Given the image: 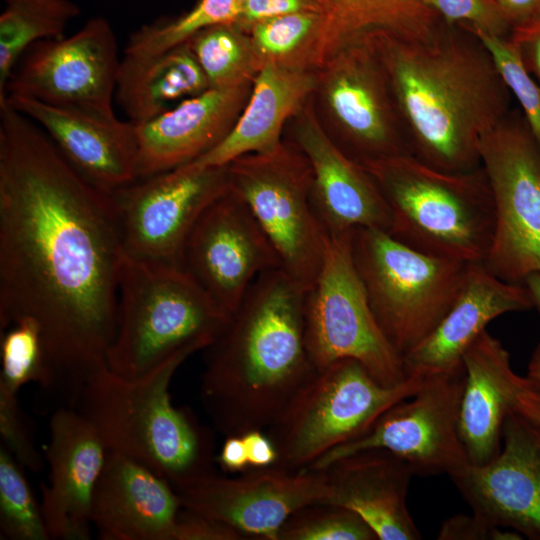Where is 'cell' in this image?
<instances>
[{
    "label": "cell",
    "instance_id": "cell-1",
    "mask_svg": "<svg viewBox=\"0 0 540 540\" xmlns=\"http://www.w3.org/2000/svg\"><path fill=\"white\" fill-rule=\"evenodd\" d=\"M124 257L110 194L1 103L0 331L23 317L39 324L48 390L68 407L107 367Z\"/></svg>",
    "mask_w": 540,
    "mask_h": 540
},
{
    "label": "cell",
    "instance_id": "cell-2",
    "mask_svg": "<svg viewBox=\"0 0 540 540\" xmlns=\"http://www.w3.org/2000/svg\"><path fill=\"white\" fill-rule=\"evenodd\" d=\"M406 125L412 156L435 169L481 167L480 140L513 96L481 39L442 21L421 35L368 32Z\"/></svg>",
    "mask_w": 540,
    "mask_h": 540
},
{
    "label": "cell",
    "instance_id": "cell-3",
    "mask_svg": "<svg viewBox=\"0 0 540 540\" xmlns=\"http://www.w3.org/2000/svg\"><path fill=\"white\" fill-rule=\"evenodd\" d=\"M303 290L281 267L258 275L205 351L200 396L225 437L265 430L316 369Z\"/></svg>",
    "mask_w": 540,
    "mask_h": 540
},
{
    "label": "cell",
    "instance_id": "cell-4",
    "mask_svg": "<svg viewBox=\"0 0 540 540\" xmlns=\"http://www.w3.org/2000/svg\"><path fill=\"white\" fill-rule=\"evenodd\" d=\"M195 352L181 350L131 379L106 367L86 383L74 406L108 451L146 466L173 488L215 473L217 464L212 431L189 409L174 406L169 393L175 372Z\"/></svg>",
    "mask_w": 540,
    "mask_h": 540
},
{
    "label": "cell",
    "instance_id": "cell-5",
    "mask_svg": "<svg viewBox=\"0 0 540 540\" xmlns=\"http://www.w3.org/2000/svg\"><path fill=\"white\" fill-rule=\"evenodd\" d=\"M361 166L386 201L392 237L429 255L483 263L493 238L495 212L482 166L450 173L411 155Z\"/></svg>",
    "mask_w": 540,
    "mask_h": 540
},
{
    "label": "cell",
    "instance_id": "cell-6",
    "mask_svg": "<svg viewBox=\"0 0 540 540\" xmlns=\"http://www.w3.org/2000/svg\"><path fill=\"white\" fill-rule=\"evenodd\" d=\"M230 317L182 266L124 257L107 367L122 378L139 377L181 350H204Z\"/></svg>",
    "mask_w": 540,
    "mask_h": 540
},
{
    "label": "cell",
    "instance_id": "cell-7",
    "mask_svg": "<svg viewBox=\"0 0 540 540\" xmlns=\"http://www.w3.org/2000/svg\"><path fill=\"white\" fill-rule=\"evenodd\" d=\"M351 253L372 313L402 358L453 306L472 264L420 252L376 228L354 229Z\"/></svg>",
    "mask_w": 540,
    "mask_h": 540
},
{
    "label": "cell",
    "instance_id": "cell-8",
    "mask_svg": "<svg viewBox=\"0 0 540 540\" xmlns=\"http://www.w3.org/2000/svg\"><path fill=\"white\" fill-rule=\"evenodd\" d=\"M423 381L407 377L399 385L385 386L351 358L315 369L264 430L277 451L274 466L307 469L363 433L390 406L415 394Z\"/></svg>",
    "mask_w": 540,
    "mask_h": 540
},
{
    "label": "cell",
    "instance_id": "cell-9",
    "mask_svg": "<svg viewBox=\"0 0 540 540\" xmlns=\"http://www.w3.org/2000/svg\"><path fill=\"white\" fill-rule=\"evenodd\" d=\"M311 101L324 132L356 163L412 156L406 125L368 32L325 60L316 71Z\"/></svg>",
    "mask_w": 540,
    "mask_h": 540
},
{
    "label": "cell",
    "instance_id": "cell-10",
    "mask_svg": "<svg viewBox=\"0 0 540 540\" xmlns=\"http://www.w3.org/2000/svg\"><path fill=\"white\" fill-rule=\"evenodd\" d=\"M230 189L248 206L275 249L280 267L305 291L315 283L328 236L311 201L312 171L291 142L228 165Z\"/></svg>",
    "mask_w": 540,
    "mask_h": 540
},
{
    "label": "cell",
    "instance_id": "cell-11",
    "mask_svg": "<svg viewBox=\"0 0 540 540\" xmlns=\"http://www.w3.org/2000/svg\"><path fill=\"white\" fill-rule=\"evenodd\" d=\"M351 232L328 236L323 263L304 300L305 341L316 369L351 358L382 385L407 377L403 359L380 329L356 272Z\"/></svg>",
    "mask_w": 540,
    "mask_h": 540
},
{
    "label": "cell",
    "instance_id": "cell-12",
    "mask_svg": "<svg viewBox=\"0 0 540 540\" xmlns=\"http://www.w3.org/2000/svg\"><path fill=\"white\" fill-rule=\"evenodd\" d=\"M481 166L494 202V231L484 267L522 284L540 271V147L521 111L511 109L480 140Z\"/></svg>",
    "mask_w": 540,
    "mask_h": 540
},
{
    "label": "cell",
    "instance_id": "cell-13",
    "mask_svg": "<svg viewBox=\"0 0 540 540\" xmlns=\"http://www.w3.org/2000/svg\"><path fill=\"white\" fill-rule=\"evenodd\" d=\"M464 367L424 378L415 394L386 409L357 437L331 449L307 469L319 470L351 453L385 449L414 475H455L469 464L459 433Z\"/></svg>",
    "mask_w": 540,
    "mask_h": 540
},
{
    "label": "cell",
    "instance_id": "cell-14",
    "mask_svg": "<svg viewBox=\"0 0 540 540\" xmlns=\"http://www.w3.org/2000/svg\"><path fill=\"white\" fill-rule=\"evenodd\" d=\"M229 188L227 165H184L110 193L124 256L182 266L183 247L193 225Z\"/></svg>",
    "mask_w": 540,
    "mask_h": 540
},
{
    "label": "cell",
    "instance_id": "cell-15",
    "mask_svg": "<svg viewBox=\"0 0 540 540\" xmlns=\"http://www.w3.org/2000/svg\"><path fill=\"white\" fill-rule=\"evenodd\" d=\"M120 63L110 23L102 17L92 18L68 37L30 46L10 74L5 98L27 97L115 117L113 99Z\"/></svg>",
    "mask_w": 540,
    "mask_h": 540
},
{
    "label": "cell",
    "instance_id": "cell-16",
    "mask_svg": "<svg viewBox=\"0 0 540 540\" xmlns=\"http://www.w3.org/2000/svg\"><path fill=\"white\" fill-rule=\"evenodd\" d=\"M181 265L233 313L258 275L280 267V261L246 203L229 188L193 225Z\"/></svg>",
    "mask_w": 540,
    "mask_h": 540
},
{
    "label": "cell",
    "instance_id": "cell-17",
    "mask_svg": "<svg viewBox=\"0 0 540 540\" xmlns=\"http://www.w3.org/2000/svg\"><path fill=\"white\" fill-rule=\"evenodd\" d=\"M182 508L219 520L248 539L278 540L280 528L299 508L321 502V470L249 467L234 477L216 473L174 488Z\"/></svg>",
    "mask_w": 540,
    "mask_h": 540
},
{
    "label": "cell",
    "instance_id": "cell-18",
    "mask_svg": "<svg viewBox=\"0 0 540 540\" xmlns=\"http://www.w3.org/2000/svg\"><path fill=\"white\" fill-rule=\"evenodd\" d=\"M472 512L491 524L540 540V425L511 411L501 449L483 465L450 477Z\"/></svg>",
    "mask_w": 540,
    "mask_h": 540
},
{
    "label": "cell",
    "instance_id": "cell-19",
    "mask_svg": "<svg viewBox=\"0 0 540 540\" xmlns=\"http://www.w3.org/2000/svg\"><path fill=\"white\" fill-rule=\"evenodd\" d=\"M286 140L307 158L312 171L311 201L327 236L357 228L390 227L386 201L370 174L327 136L313 110L311 96L289 120Z\"/></svg>",
    "mask_w": 540,
    "mask_h": 540
},
{
    "label": "cell",
    "instance_id": "cell-20",
    "mask_svg": "<svg viewBox=\"0 0 540 540\" xmlns=\"http://www.w3.org/2000/svg\"><path fill=\"white\" fill-rule=\"evenodd\" d=\"M107 448L93 424L77 409L61 407L49 421L41 484V509L50 539L88 540L91 503Z\"/></svg>",
    "mask_w": 540,
    "mask_h": 540
},
{
    "label": "cell",
    "instance_id": "cell-21",
    "mask_svg": "<svg viewBox=\"0 0 540 540\" xmlns=\"http://www.w3.org/2000/svg\"><path fill=\"white\" fill-rule=\"evenodd\" d=\"M2 102L36 123L68 163L101 191L110 194L138 179L133 122L21 96Z\"/></svg>",
    "mask_w": 540,
    "mask_h": 540
},
{
    "label": "cell",
    "instance_id": "cell-22",
    "mask_svg": "<svg viewBox=\"0 0 540 540\" xmlns=\"http://www.w3.org/2000/svg\"><path fill=\"white\" fill-rule=\"evenodd\" d=\"M252 84L209 88L136 124L137 178L187 165L216 147L236 123Z\"/></svg>",
    "mask_w": 540,
    "mask_h": 540
},
{
    "label": "cell",
    "instance_id": "cell-23",
    "mask_svg": "<svg viewBox=\"0 0 540 540\" xmlns=\"http://www.w3.org/2000/svg\"><path fill=\"white\" fill-rule=\"evenodd\" d=\"M181 509L172 485L146 466L108 451L94 488L91 523L102 540H173Z\"/></svg>",
    "mask_w": 540,
    "mask_h": 540
},
{
    "label": "cell",
    "instance_id": "cell-24",
    "mask_svg": "<svg viewBox=\"0 0 540 540\" xmlns=\"http://www.w3.org/2000/svg\"><path fill=\"white\" fill-rule=\"evenodd\" d=\"M319 470L325 488L321 502L356 512L378 540L421 539L407 505L414 473L404 460L385 449L371 448L341 457Z\"/></svg>",
    "mask_w": 540,
    "mask_h": 540
},
{
    "label": "cell",
    "instance_id": "cell-25",
    "mask_svg": "<svg viewBox=\"0 0 540 540\" xmlns=\"http://www.w3.org/2000/svg\"><path fill=\"white\" fill-rule=\"evenodd\" d=\"M532 308L524 285L503 281L483 263H472L453 306L435 329L403 356L406 377L427 378L461 368L466 350L491 321Z\"/></svg>",
    "mask_w": 540,
    "mask_h": 540
},
{
    "label": "cell",
    "instance_id": "cell-26",
    "mask_svg": "<svg viewBox=\"0 0 540 540\" xmlns=\"http://www.w3.org/2000/svg\"><path fill=\"white\" fill-rule=\"evenodd\" d=\"M462 363L459 433L470 463L483 465L501 449L503 425L518 394L540 385L513 370L509 352L487 329L468 347Z\"/></svg>",
    "mask_w": 540,
    "mask_h": 540
},
{
    "label": "cell",
    "instance_id": "cell-27",
    "mask_svg": "<svg viewBox=\"0 0 540 540\" xmlns=\"http://www.w3.org/2000/svg\"><path fill=\"white\" fill-rule=\"evenodd\" d=\"M315 84L316 71L263 66L228 135L212 150L187 165L226 166L238 157L274 150L283 141L287 123L311 96Z\"/></svg>",
    "mask_w": 540,
    "mask_h": 540
},
{
    "label": "cell",
    "instance_id": "cell-28",
    "mask_svg": "<svg viewBox=\"0 0 540 540\" xmlns=\"http://www.w3.org/2000/svg\"><path fill=\"white\" fill-rule=\"evenodd\" d=\"M207 89V78L185 43L156 56H124L115 97L129 121L141 124Z\"/></svg>",
    "mask_w": 540,
    "mask_h": 540
},
{
    "label": "cell",
    "instance_id": "cell-29",
    "mask_svg": "<svg viewBox=\"0 0 540 540\" xmlns=\"http://www.w3.org/2000/svg\"><path fill=\"white\" fill-rule=\"evenodd\" d=\"M326 20V59L351 39L375 30L421 35L443 20L424 0H313Z\"/></svg>",
    "mask_w": 540,
    "mask_h": 540
},
{
    "label": "cell",
    "instance_id": "cell-30",
    "mask_svg": "<svg viewBox=\"0 0 540 540\" xmlns=\"http://www.w3.org/2000/svg\"><path fill=\"white\" fill-rule=\"evenodd\" d=\"M259 70L265 65L317 71L325 62L326 20L319 12H297L259 22L248 31Z\"/></svg>",
    "mask_w": 540,
    "mask_h": 540
},
{
    "label": "cell",
    "instance_id": "cell-31",
    "mask_svg": "<svg viewBox=\"0 0 540 540\" xmlns=\"http://www.w3.org/2000/svg\"><path fill=\"white\" fill-rule=\"evenodd\" d=\"M0 16V102L14 67L36 42L63 36L79 14L70 0H4Z\"/></svg>",
    "mask_w": 540,
    "mask_h": 540
},
{
    "label": "cell",
    "instance_id": "cell-32",
    "mask_svg": "<svg viewBox=\"0 0 540 540\" xmlns=\"http://www.w3.org/2000/svg\"><path fill=\"white\" fill-rule=\"evenodd\" d=\"M187 43L209 88L224 89L252 83L259 72L250 35L236 24L208 27Z\"/></svg>",
    "mask_w": 540,
    "mask_h": 540
},
{
    "label": "cell",
    "instance_id": "cell-33",
    "mask_svg": "<svg viewBox=\"0 0 540 540\" xmlns=\"http://www.w3.org/2000/svg\"><path fill=\"white\" fill-rule=\"evenodd\" d=\"M242 5L236 0H198L187 12L142 26L129 38L124 56H156L187 43L202 30L218 24H235Z\"/></svg>",
    "mask_w": 540,
    "mask_h": 540
},
{
    "label": "cell",
    "instance_id": "cell-34",
    "mask_svg": "<svg viewBox=\"0 0 540 540\" xmlns=\"http://www.w3.org/2000/svg\"><path fill=\"white\" fill-rule=\"evenodd\" d=\"M24 467L0 447V530L11 540L50 539L41 504L25 477Z\"/></svg>",
    "mask_w": 540,
    "mask_h": 540
},
{
    "label": "cell",
    "instance_id": "cell-35",
    "mask_svg": "<svg viewBox=\"0 0 540 540\" xmlns=\"http://www.w3.org/2000/svg\"><path fill=\"white\" fill-rule=\"evenodd\" d=\"M0 388L18 394L22 386L37 383L49 388V373L39 324L23 317L1 331Z\"/></svg>",
    "mask_w": 540,
    "mask_h": 540
},
{
    "label": "cell",
    "instance_id": "cell-36",
    "mask_svg": "<svg viewBox=\"0 0 540 540\" xmlns=\"http://www.w3.org/2000/svg\"><path fill=\"white\" fill-rule=\"evenodd\" d=\"M278 540H378L356 512L315 502L293 512L280 528Z\"/></svg>",
    "mask_w": 540,
    "mask_h": 540
},
{
    "label": "cell",
    "instance_id": "cell-37",
    "mask_svg": "<svg viewBox=\"0 0 540 540\" xmlns=\"http://www.w3.org/2000/svg\"><path fill=\"white\" fill-rule=\"evenodd\" d=\"M477 35L489 50L498 71L540 147V85L527 71L508 38Z\"/></svg>",
    "mask_w": 540,
    "mask_h": 540
},
{
    "label": "cell",
    "instance_id": "cell-38",
    "mask_svg": "<svg viewBox=\"0 0 540 540\" xmlns=\"http://www.w3.org/2000/svg\"><path fill=\"white\" fill-rule=\"evenodd\" d=\"M444 22L474 34L509 38L512 26L497 0H424Z\"/></svg>",
    "mask_w": 540,
    "mask_h": 540
},
{
    "label": "cell",
    "instance_id": "cell-39",
    "mask_svg": "<svg viewBox=\"0 0 540 540\" xmlns=\"http://www.w3.org/2000/svg\"><path fill=\"white\" fill-rule=\"evenodd\" d=\"M0 435L2 444L13 457L31 472L43 467V457L28 430L17 394L0 388Z\"/></svg>",
    "mask_w": 540,
    "mask_h": 540
},
{
    "label": "cell",
    "instance_id": "cell-40",
    "mask_svg": "<svg viewBox=\"0 0 540 540\" xmlns=\"http://www.w3.org/2000/svg\"><path fill=\"white\" fill-rule=\"evenodd\" d=\"M233 527L204 514L180 509L173 531V540H245Z\"/></svg>",
    "mask_w": 540,
    "mask_h": 540
},
{
    "label": "cell",
    "instance_id": "cell-41",
    "mask_svg": "<svg viewBox=\"0 0 540 540\" xmlns=\"http://www.w3.org/2000/svg\"><path fill=\"white\" fill-rule=\"evenodd\" d=\"M522 535L491 524L482 517L458 514L446 519L437 535L439 540H520Z\"/></svg>",
    "mask_w": 540,
    "mask_h": 540
},
{
    "label": "cell",
    "instance_id": "cell-42",
    "mask_svg": "<svg viewBox=\"0 0 540 540\" xmlns=\"http://www.w3.org/2000/svg\"><path fill=\"white\" fill-rule=\"evenodd\" d=\"M309 11L321 13L313 0H247L235 24L248 33L252 26L264 20Z\"/></svg>",
    "mask_w": 540,
    "mask_h": 540
},
{
    "label": "cell",
    "instance_id": "cell-43",
    "mask_svg": "<svg viewBox=\"0 0 540 540\" xmlns=\"http://www.w3.org/2000/svg\"><path fill=\"white\" fill-rule=\"evenodd\" d=\"M508 39L527 71L540 85V13L513 26Z\"/></svg>",
    "mask_w": 540,
    "mask_h": 540
},
{
    "label": "cell",
    "instance_id": "cell-44",
    "mask_svg": "<svg viewBox=\"0 0 540 540\" xmlns=\"http://www.w3.org/2000/svg\"><path fill=\"white\" fill-rule=\"evenodd\" d=\"M241 436L245 443L249 467L262 468L274 465L277 451L264 430H251Z\"/></svg>",
    "mask_w": 540,
    "mask_h": 540
},
{
    "label": "cell",
    "instance_id": "cell-45",
    "mask_svg": "<svg viewBox=\"0 0 540 540\" xmlns=\"http://www.w3.org/2000/svg\"><path fill=\"white\" fill-rule=\"evenodd\" d=\"M216 463L223 471L240 473L249 468L247 451L241 435L225 437L220 452L216 455Z\"/></svg>",
    "mask_w": 540,
    "mask_h": 540
},
{
    "label": "cell",
    "instance_id": "cell-46",
    "mask_svg": "<svg viewBox=\"0 0 540 540\" xmlns=\"http://www.w3.org/2000/svg\"><path fill=\"white\" fill-rule=\"evenodd\" d=\"M497 2L512 28L540 13V0H497Z\"/></svg>",
    "mask_w": 540,
    "mask_h": 540
},
{
    "label": "cell",
    "instance_id": "cell-47",
    "mask_svg": "<svg viewBox=\"0 0 540 540\" xmlns=\"http://www.w3.org/2000/svg\"><path fill=\"white\" fill-rule=\"evenodd\" d=\"M515 409L540 425V389L531 388L520 392Z\"/></svg>",
    "mask_w": 540,
    "mask_h": 540
},
{
    "label": "cell",
    "instance_id": "cell-48",
    "mask_svg": "<svg viewBox=\"0 0 540 540\" xmlns=\"http://www.w3.org/2000/svg\"><path fill=\"white\" fill-rule=\"evenodd\" d=\"M523 285L528 291L532 306L540 313V271L528 274L523 281Z\"/></svg>",
    "mask_w": 540,
    "mask_h": 540
},
{
    "label": "cell",
    "instance_id": "cell-49",
    "mask_svg": "<svg viewBox=\"0 0 540 540\" xmlns=\"http://www.w3.org/2000/svg\"><path fill=\"white\" fill-rule=\"evenodd\" d=\"M527 376L540 385V342L530 357Z\"/></svg>",
    "mask_w": 540,
    "mask_h": 540
},
{
    "label": "cell",
    "instance_id": "cell-50",
    "mask_svg": "<svg viewBox=\"0 0 540 540\" xmlns=\"http://www.w3.org/2000/svg\"><path fill=\"white\" fill-rule=\"evenodd\" d=\"M236 1L239 2L242 5L247 0H236Z\"/></svg>",
    "mask_w": 540,
    "mask_h": 540
}]
</instances>
